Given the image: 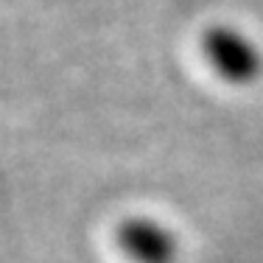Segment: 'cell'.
<instances>
[{
  "mask_svg": "<svg viewBox=\"0 0 263 263\" xmlns=\"http://www.w3.org/2000/svg\"><path fill=\"white\" fill-rule=\"evenodd\" d=\"M115 241L132 263H177L179 241L157 218L132 216L115 230Z\"/></svg>",
  "mask_w": 263,
  "mask_h": 263,
  "instance_id": "cell-2",
  "label": "cell"
},
{
  "mask_svg": "<svg viewBox=\"0 0 263 263\" xmlns=\"http://www.w3.org/2000/svg\"><path fill=\"white\" fill-rule=\"evenodd\" d=\"M202 53L208 65L227 84H252L263 73V51L258 48V42L227 23H216V26L204 28Z\"/></svg>",
  "mask_w": 263,
  "mask_h": 263,
  "instance_id": "cell-1",
  "label": "cell"
}]
</instances>
